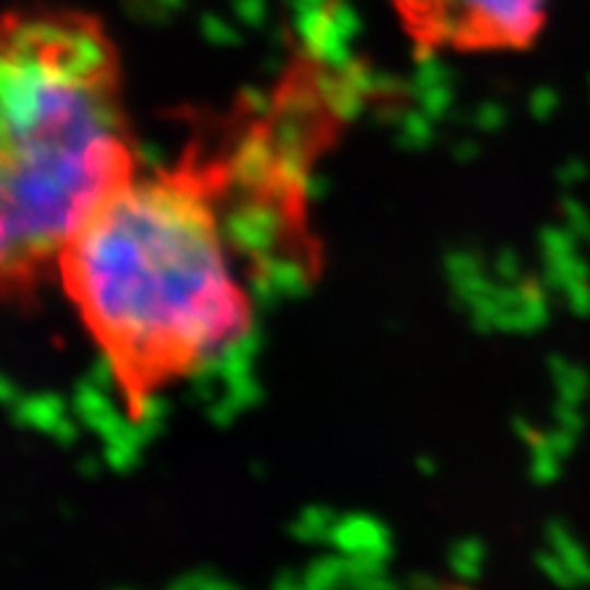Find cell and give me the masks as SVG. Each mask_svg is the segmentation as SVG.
Listing matches in <instances>:
<instances>
[{"mask_svg": "<svg viewBox=\"0 0 590 590\" xmlns=\"http://www.w3.org/2000/svg\"><path fill=\"white\" fill-rule=\"evenodd\" d=\"M142 167L123 58L76 5L0 14V295L55 282L82 219Z\"/></svg>", "mask_w": 590, "mask_h": 590, "instance_id": "cell-2", "label": "cell"}, {"mask_svg": "<svg viewBox=\"0 0 590 590\" xmlns=\"http://www.w3.org/2000/svg\"><path fill=\"white\" fill-rule=\"evenodd\" d=\"M251 158L191 151L140 167L66 240L55 282L129 418L255 326L262 224L304 244L306 213Z\"/></svg>", "mask_w": 590, "mask_h": 590, "instance_id": "cell-1", "label": "cell"}, {"mask_svg": "<svg viewBox=\"0 0 590 590\" xmlns=\"http://www.w3.org/2000/svg\"><path fill=\"white\" fill-rule=\"evenodd\" d=\"M442 590H475V588H464V585H453V588H442Z\"/></svg>", "mask_w": 590, "mask_h": 590, "instance_id": "cell-4", "label": "cell"}, {"mask_svg": "<svg viewBox=\"0 0 590 590\" xmlns=\"http://www.w3.org/2000/svg\"><path fill=\"white\" fill-rule=\"evenodd\" d=\"M418 58L514 55L533 47L552 0H388Z\"/></svg>", "mask_w": 590, "mask_h": 590, "instance_id": "cell-3", "label": "cell"}]
</instances>
